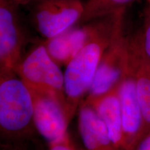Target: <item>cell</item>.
Instances as JSON below:
<instances>
[{"mask_svg": "<svg viewBox=\"0 0 150 150\" xmlns=\"http://www.w3.org/2000/svg\"><path fill=\"white\" fill-rule=\"evenodd\" d=\"M125 13L120 11L101 17L96 33L65 66L64 93L70 122L91 88L104 52L124 31Z\"/></svg>", "mask_w": 150, "mask_h": 150, "instance_id": "obj_1", "label": "cell"}, {"mask_svg": "<svg viewBox=\"0 0 150 150\" xmlns=\"http://www.w3.org/2000/svg\"><path fill=\"white\" fill-rule=\"evenodd\" d=\"M0 132L4 142L34 135L33 97L16 72H0Z\"/></svg>", "mask_w": 150, "mask_h": 150, "instance_id": "obj_2", "label": "cell"}, {"mask_svg": "<svg viewBox=\"0 0 150 150\" xmlns=\"http://www.w3.org/2000/svg\"><path fill=\"white\" fill-rule=\"evenodd\" d=\"M16 73L30 91L51 94L66 108L64 73L49 54L42 40L34 43L24 54Z\"/></svg>", "mask_w": 150, "mask_h": 150, "instance_id": "obj_3", "label": "cell"}, {"mask_svg": "<svg viewBox=\"0 0 150 150\" xmlns=\"http://www.w3.org/2000/svg\"><path fill=\"white\" fill-rule=\"evenodd\" d=\"M84 4L81 0H31L26 7L33 28L47 40L79 23Z\"/></svg>", "mask_w": 150, "mask_h": 150, "instance_id": "obj_4", "label": "cell"}, {"mask_svg": "<svg viewBox=\"0 0 150 150\" xmlns=\"http://www.w3.org/2000/svg\"><path fill=\"white\" fill-rule=\"evenodd\" d=\"M20 6L0 0V72H16L29 41Z\"/></svg>", "mask_w": 150, "mask_h": 150, "instance_id": "obj_5", "label": "cell"}, {"mask_svg": "<svg viewBox=\"0 0 150 150\" xmlns=\"http://www.w3.org/2000/svg\"><path fill=\"white\" fill-rule=\"evenodd\" d=\"M33 102V122L35 130L52 146L69 137L70 123L66 108L59 99L51 94L30 91Z\"/></svg>", "mask_w": 150, "mask_h": 150, "instance_id": "obj_6", "label": "cell"}, {"mask_svg": "<svg viewBox=\"0 0 150 150\" xmlns=\"http://www.w3.org/2000/svg\"><path fill=\"white\" fill-rule=\"evenodd\" d=\"M119 99L126 150H134L146 135V132L136 82L128 65V61L119 82Z\"/></svg>", "mask_w": 150, "mask_h": 150, "instance_id": "obj_7", "label": "cell"}, {"mask_svg": "<svg viewBox=\"0 0 150 150\" xmlns=\"http://www.w3.org/2000/svg\"><path fill=\"white\" fill-rule=\"evenodd\" d=\"M127 46L128 37L125 36L123 31L104 52L91 88L83 101L88 102L97 98L119 83L127 64Z\"/></svg>", "mask_w": 150, "mask_h": 150, "instance_id": "obj_8", "label": "cell"}, {"mask_svg": "<svg viewBox=\"0 0 150 150\" xmlns=\"http://www.w3.org/2000/svg\"><path fill=\"white\" fill-rule=\"evenodd\" d=\"M101 17L79 23L65 32L42 42L49 54L59 66H66L96 33Z\"/></svg>", "mask_w": 150, "mask_h": 150, "instance_id": "obj_9", "label": "cell"}, {"mask_svg": "<svg viewBox=\"0 0 150 150\" xmlns=\"http://www.w3.org/2000/svg\"><path fill=\"white\" fill-rule=\"evenodd\" d=\"M128 65L136 82L146 134L150 129V59L145 54L136 35L128 37Z\"/></svg>", "mask_w": 150, "mask_h": 150, "instance_id": "obj_10", "label": "cell"}, {"mask_svg": "<svg viewBox=\"0 0 150 150\" xmlns=\"http://www.w3.org/2000/svg\"><path fill=\"white\" fill-rule=\"evenodd\" d=\"M104 124L116 150H126L122 117L119 99V83L104 95L88 102Z\"/></svg>", "mask_w": 150, "mask_h": 150, "instance_id": "obj_11", "label": "cell"}, {"mask_svg": "<svg viewBox=\"0 0 150 150\" xmlns=\"http://www.w3.org/2000/svg\"><path fill=\"white\" fill-rule=\"evenodd\" d=\"M78 128L85 150H116L104 124L90 105L79 106Z\"/></svg>", "mask_w": 150, "mask_h": 150, "instance_id": "obj_12", "label": "cell"}, {"mask_svg": "<svg viewBox=\"0 0 150 150\" xmlns=\"http://www.w3.org/2000/svg\"><path fill=\"white\" fill-rule=\"evenodd\" d=\"M136 0H87L84 4V11L79 23L91 21L93 19L127 9Z\"/></svg>", "mask_w": 150, "mask_h": 150, "instance_id": "obj_13", "label": "cell"}, {"mask_svg": "<svg viewBox=\"0 0 150 150\" xmlns=\"http://www.w3.org/2000/svg\"><path fill=\"white\" fill-rule=\"evenodd\" d=\"M136 35L143 52L150 59V6L145 12L142 29Z\"/></svg>", "mask_w": 150, "mask_h": 150, "instance_id": "obj_14", "label": "cell"}, {"mask_svg": "<svg viewBox=\"0 0 150 150\" xmlns=\"http://www.w3.org/2000/svg\"><path fill=\"white\" fill-rule=\"evenodd\" d=\"M0 150H28L27 140L3 142Z\"/></svg>", "mask_w": 150, "mask_h": 150, "instance_id": "obj_15", "label": "cell"}, {"mask_svg": "<svg viewBox=\"0 0 150 150\" xmlns=\"http://www.w3.org/2000/svg\"><path fill=\"white\" fill-rule=\"evenodd\" d=\"M47 150H77L73 144L72 140L70 139V137L69 136L64 141L60 142L56 145L48 146Z\"/></svg>", "mask_w": 150, "mask_h": 150, "instance_id": "obj_16", "label": "cell"}, {"mask_svg": "<svg viewBox=\"0 0 150 150\" xmlns=\"http://www.w3.org/2000/svg\"><path fill=\"white\" fill-rule=\"evenodd\" d=\"M134 150H150V129L147 134L142 138Z\"/></svg>", "mask_w": 150, "mask_h": 150, "instance_id": "obj_17", "label": "cell"}, {"mask_svg": "<svg viewBox=\"0 0 150 150\" xmlns=\"http://www.w3.org/2000/svg\"><path fill=\"white\" fill-rule=\"evenodd\" d=\"M10 1L17 4H18L20 6H26L29 4L31 0H10Z\"/></svg>", "mask_w": 150, "mask_h": 150, "instance_id": "obj_18", "label": "cell"}, {"mask_svg": "<svg viewBox=\"0 0 150 150\" xmlns=\"http://www.w3.org/2000/svg\"><path fill=\"white\" fill-rule=\"evenodd\" d=\"M148 1V2H149V6H150V0H147Z\"/></svg>", "mask_w": 150, "mask_h": 150, "instance_id": "obj_19", "label": "cell"}]
</instances>
